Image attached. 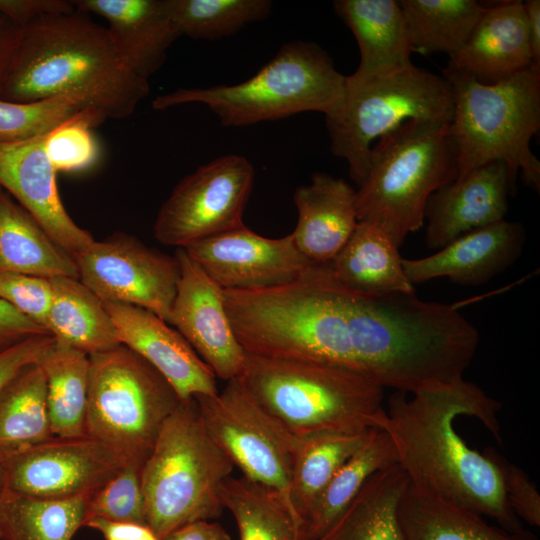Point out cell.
<instances>
[{
	"label": "cell",
	"mask_w": 540,
	"mask_h": 540,
	"mask_svg": "<svg viewBox=\"0 0 540 540\" xmlns=\"http://www.w3.org/2000/svg\"><path fill=\"white\" fill-rule=\"evenodd\" d=\"M410 395L395 391L390 396L379 427L391 439L409 482L490 517L509 532L523 531L497 468L484 453L470 448L453 425L458 416L475 417L502 443L501 403L464 378Z\"/></svg>",
	"instance_id": "1"
},
{
	"label": "cell",
	"mask_w": 540,
	"mask_h": 540,
	"mask_svg": "<svg viewBox=\"0 0 540 540\" xmlns=\"http://www.w3.org/2000/svg\"><path fill=\"white\" fill-rule=\"evenodd\" d=\"M150 91L125 62L107 27L84 13L49 15L22 27L0 82V99L82 97L106 119H125Z\"/></svg>",
	"instance_id": "2"
},
{
	"label": "cell",
	"mask_w": 540,
	"mask_h": 540,
	"mask_svg": "<svg viewBox=\"0 0 540 540\" xmlns=\"http://www.w3.org/2000/svg\"><path fill=\"white\" fill-rule=\"evenodd\" d=\"M443 77L453 95L448 133L455 152V180L502 161L508 168L512 194L519 173L539 191L540 161L530 142L540 129V68L531 65L494 84L447 69Z\"/></svg>",
	"instance_id": "3"
},
{
	"label": "cell",
	"mask_w": 540,
	"mask_h": 540,
	"mask_svg": "<svg viewBox=\"0 0 540 540\" xmlns=\"http://www.w3.org/2000/svg\"><path fill=\"white\" fill-rule=\"evenodd\" d=\"M259 405L295 436L361 432L385 418L384 388L347 369L246 353L239 376Z\"/></svg>",
	"instance_id": "4"
},
{
	"label": "cell",
	"mask_w": 540,
	"mask_h": 540,
	"mask_svg": "<svg viewBox=\"0 0 540 540\" xmlns=\"http://www.w3.org/2000/svg\"><path fill=\"white\" fill-rule=\"evenodd\" d=\"M448 127L410 120L373 144L365 180L356 190L358 221L377 224L398 247L423 226L429 197L457 177Z\"/></svg>",
	"instance_id": "5"
},
{
	"label": "cell",
	"mask_w": 540,
	"mask_h": 540,
	"mask_svg": "<svg viewBox=\"0 0 540 540\" xmlns=\"http://www.w3.org/2000/svg\"><path fill=\"white\" fill-rule=\"evenodd\" d=\"M233 468L208 433L195 399L182 400L142 467L147 525L162 539L185 524L220 516L222 486Z\"/></svg>",
	"instance_id": "6"
},
{
	"label": "cell",
	"mask_w": 540,
	"mask_h": 540,
	"mask_svg": "<svg viewBox=\"0 0 540 540\" xmlns=\"http://www.w3.org/2000/svg\"><path fill=\"white\" fill-rule=\"evenodd\" d=\"M346 76L317 44L283 45L271 61L248 80L234 85L179 88L156 97L155 110L201 103L224 126H245L305 112L329 114L341 101Z\"/></svg>",
	"instance_id": "7"
},
{
	"label": "cell",
	"mask_w": 540,
	"mask_h": 540,
	"mask_svg": "<svg viewBox=\"0 0 540 540\" xmlns=\"http://www.w3.org/2000/svg\"><path fill=\"white\" fill-rule=\"evenodd\" d=\"M452 116L450 83L410 64L367 79L346 76L344 96L325 118L331 151L346 160L359 187L375 140L410 120L450 124Z\"/></svg>",
	"instance_id": "8"
},
{
	"label": "cell",
	"mask_w": 540,
	"mask_h": 540,
	"mask_svg": "<svg viewBox=\"0 0 540 540\" xmlns=\"http://www.w3.org/2000/svg\"><path fill=\"white\" fill-rule=\"evenodd\" d=\"M89 359L86 435L128 460L145 461L182 400L158 371L122 344Z\"/></svg>",
	"instance_id": "9"
},
{
	"label": "cell",
	"mask_w": 540,
	"mask_h": 540,
	"mask_svg": "<svg viewBox=\"0 0 540 540\" xmlns=\"http://www.w3.org/2000/svg\"><path fill=\"white\" fill-rule=\"evenodd\" d=\"M226 382L221 392L194 397L208 433L243 477L275 490L299 522L290 502L297 436L259 405L239 377Z\"/></svg>",
	"instance_id": "10"
},
{
	"label": "cell",
	"mask_w": 540,
	"mask_h": 540,
	"mask_svg": "<svg viewBox=\"0 0 540 540\" xmlns=\"http://www.w3.org/2000/svg\"><path fill=\"white\" fill-rule=\"evenodd\" d=\"M254 183L252 164L225 155L184 177L160 207L154 238L186 248L203 239L243 226V212Z\"/></svg>",
	"instance_id": "11"
},
{
	"label": "cell",
	"mask_w": 540,
	"mask_h": 540,
	"mask_svg": "<svg viewBox=\"0 0 540 540\" xmlns=\"http://www.w3.org/2000/svg\"><path fill=\"white\" fill-rule=\"evenodd\" d=\"M128 461L89 436L52 437L44 442L0 449L4 490L42 499L92 496Z\"/></svg>",
	"instance_id": "12"
},
{
	"label": "cell",
	"mask_w": 540,
	"mask_h": 540,
	"mask_svg": "<svg viewBox=\"0 0 540 540\" xmlns=\"http://www.w3.org/2000/svg\"><path fill=\"white\" fill-rule=\"evenodd\" d=\"M79 280L103 303L144 308L169 324L180 278L175 255L151 248L135 236L115 232L74 259Z\"/></svg>",
	"instance_id": "13"
},
{
	"label": "cell",
	"mask_w": 540,
	"mask_h": 540,
	"mask_svg": "<svg viewBox=\"0 0 540 540\" xmlns=\"http://www.w3.org/2000/svg\"><path fill=\"white\" fill-rule=\"evenodd\" d=\"M183 249L223 290L280 286L301 278L315 265L299 251L292 233L267 238L245 225Z\"/></svg>",
	"instance_id": "14"
},
{
	"label": "cell",
	"mask_w": 540,
	"mask_h": 540,
	"mask_svg": "<svg viewBox=\"0 0 540 540\" xmlns=\"http://www.w3.org/2000/svg\"><path fill=\"white\" fill-rule=\"evenodd\" d=\"M175 257L180 278L169 324L190 344L217 378L225 381L242 373L246 352L229 321L223 289L183 248Z\"/></svg>",
	"instance_id": "15"
},
{
	"label": "cell",
	"mask_w": 540,
	"mask_h": 540,
	"mask_svg": "<svg viewBox=\"0 0 540 540\" xmlns=\"http://www.w3.org/2000/svg\"><path fill=\"white\" fill-rule=\"evenodd\" d=\"M45 135L0 142V186L74 260L95 239L75 223L63 205L56 183L57 172L44 149Z\"/></svg>",
	"instance_id": "16"
},
{
	"label": "cell",
	"mask_w": 540,
	"mask_h": 540,
	"mask_svg": "<svg viewBox=\"0 0 540 540\" xmlns=\"http://www.w3.org/2000/svg\"><path fill=\"white\" fill-rule=\"evenodd\" d=\"M120 343L148 362L179 398L218 393L216 376L185 338L154 313L122 303H104Z\"/></svg>",
	"instance_id": "17"
},
{
	"label": "cell",
	"mask_w": 540,
	"mask_h": 540,
	"mask_svg": "<svg viewBox=\"0 0 540 540\" xmlns=\"http://www.w3.org/2000/svg\"><path fill=\"white\" fill-rule=\"evenodd\" d=\"M512 194L507 165L495 161L436 190L424 212L425 243L441 249L459 236L504 220Z\"/></svg>",
	"instance_id": "18"
},
{
	"label": "cell",
	"mask_w": 540,
	"mask_h": 540,
	"mask_svg": "<svg viewBox=\"0 0 540 540\" xmlns=\"http://www.w3.org/2000/svg\"><path fill=\"white\" fill-rule=\"evenodd\" d=\"M525 240L524 226L504 219L465 233L432 255L403 258L402 264L413 285L447 277L458 284L479 286L512 266Z\"/></svg>",
	"instance_id": "19"
},
{
	"label": "cell",
	"mask_w": 540,
	"mask_h": 540,
	"mask_svg": "<svg viewBox=\"0 0 540 540\" xmlns=\"http://www.w3.org/2000/svg\"><path fill=\"white\" fill-rule=\"evenodd\" d=\"M531 65L523 2L509 1L487 7L445 69L482 84H494Z\"/></svg>",
	"instance_id": "20"
},
{
	"label": "cell",
	"mask_w": 540,
	"mask_h": 540,
	"mask_svg": "<svg viewBox=\"0 0 540 540\" xmlns=\"http://www.w3.org/2000/svg\"><path fill=\"white\" fill-rule=\"evenodd\" d=\"M76 10L104 18L127 65L148 80L180 37L166 0H73Z\"/></svg>",
	"instance_id": "21"
},
{
	"label": "cell",
	"mask_w": 540,
	"mask_h": 540,
	"mask_svg": "<svg viewBox=\"0 0 540 540\" xmlns=\"http://www.w3.org/2000/svg\"><path fill=\"white\" fill-rule=\"evenodd\" d=\"M293 199L298 211L292 232L297 248L312 263H329L358 224L356 190L341 178L317 172L309 184L296 189Z\"/></svg>",
	"instance_id": "22"
},
{
	"label": "cell",
	"mask_w": 540,
	"mask_h": 540,
	"mask_svg": "<svg viewBox=\"0 0 540 540\" xmlns=\"http://www.w3.org/2000/svg\"><path fill=\"white\" fill-rule=\"evenodd\" d=\"M333 6L359 47L360 63L350 75L352 78L367 79L412 64V49L399 1L337 0Z\"/></svg>",
	"instance_id": "23"
},
{
	"label": "cell",
	"mask_w": 540,
	"mask_h": 540,
	"mask_svg": "<svg viewBox=\"0 0 540 540\" xmlns=\"http://www.w3.org/2000/svg\"><path fill=\"white\" fill-rule=\"evenodd\" d=\"M398 249L380 226L358 221L347 243L326 264L332 278L348 289L367 294H415Z\"/></svg>",
	"instance_id": "24"
},
{
	"label": "cell",
	"mask_w": 540,
	"mask_h": 540,
	"mask_svg": "<svg viewBox=\"0 0 540 540\" xmlns=\"http://www.w3.org/2000/svg\"><path fill=\"white\" fill-rule=\"evenodd\" d=\"M0 273L78 278L75 261L0 186Z\"/></svg>",
	"instance_id": "25"
},
{
	"label": "cell",
	"mask_w": 540,
	"mask_h": 540,
	"mask_svg": "<svg viewBox=\"0 0 540 540\" xmlns=\"http://www.w3.org/2000/svg\"><path fill=\"white\" fill-rule=\"evenodd\" d=\"M403 540H532L487 523L483 516L409 482L398 506Z\"/></svg>",
	"instance_id": "26"
},
{
	"label": "cell",
	"mask_w": 540,
	"mask_h": 540,
	"mask_svg": "<svg viewBox=\"0 0 540 540\" xmlns=\"http://www.w3.org/2000/svg\"><path fill=\"white\" fill-rule=\"evenodd\" d=\"M52 301L47 331L88 355L121 345L104 303L78 278H50Z\"/></svg>",
	"instance_id": "27"
},
{
	"label": "cell",
	"mask_w": 540,
	"mask_h": 540,
	"mask_svg": "<svg viewBox=\"0 0 540 540\" xmlns=\"http://www.w3.org/2000/svg\"><path fill=\"white\" fill-rule=\"evenodd\" d=\"M408 484L398 464L377 471L327 531L314 540H403L398 506Z\"/></svg>",
	"instance_id": "28"
},
{
	"label": "cell",
	"mask_w": 540,
	"mask_h": 540,
	"mask_svg": "<svg viewBox=\"0 0 540 540\" xmlns=\"http://www.w3.org/2000/svg\"><path fill=\"white\" fill-rule=\"evenodd\" d=\"M398 464L394 445L385 431L372 428L363 444L339 468L305 516L300 540L320 537L348 507L377 471Z\"/></svg>",
	"instance_id": "29"
},
{
	"label": "cell",
	"mask_w": 540,
	"mask_h": 540,
	"mask_svg": "<svg viewBox=\"0 0 540 540\" xmlns=\"http://www.w3.org/2000/svg\"><path fill=\"white\" fill-rule=\"evenodd\" d=\"M38 364L45 376L53 436H86L89 355L53 339Z\"/></svg>",
	"instance_id": "30"
},
{
	"label": "cell",
	"mask_w": 540,
	"mask_h": 540,
	"mask_svg": "<svg viewBox=\"0 0 540 540\" xmlns=\"http://www.w3.org/2000/svg\"><path fill=\"white\" fill-rule=\"evenodd\" d=\"M371 429L297 436L291 468L290 502L300 522V530L316 499L339 468L363 444Z\"/></svg>",
	"instance_id": "31"
},
{
	"label": "cell",
	"mask_w": 540,
	"mask_h": 540,
	"mask_svg": "<svg viewBox=\"0 0 540 540\" xmlns=\"http://www.w3.org/2000/svg\"><path fill=\"white\" fill-rule=\"evenodd\" d=\"M91 496L42 499L0 491L2 540H71L88 519Z\"/></svg>",
	"instance_id": "32"
},
{
	"label": "cell",
	"mask_w": 540,
	"mask_h": 540,
	"mask_svg": "<svg viewBox=\"0 0 540 540\" xmlns=\"http://www.w3.org/2000/svg\"><path fill=\"white\" fill-rule=\"evenodd\" d=\"M412 52L455 55L487 6L475 0H401Z\"/></svg>",
	"instance_id": "33"
},
{
	"label": "cell",
	"mask_w": 540,
	"mask_h": 540,
	"mask_svg": "<svg viewBox=\"0 0 540 540\" xmlns=\"http://www.w3.org/2000/svg\"><path fill=\"white\" fill-rule=\"evenodd\" d=\"M221 500L234 517L240 540H300V524L275 490L230 476Z\"/></svg>",
	"instance_id": "34"
},
{
	"label": "cell",
	"mask_w": 540,
	"mask_h": 540,
	"mask_svg": "<svg viewBox=\"0 0 540 540\" xmlns=\"http://www.w3.org/2000/svg\"><path fill=\"white\" fill-rule=\"evenodd\" d=\"M52 437L45 376L38 363L31 364L0 391V449L30 446Z\"/></svg>",
	"instance_id": "35"
},
{
	"label": "cell",
	"mask_w": 540,
	"mask_h": 540,
	"mask_svg": "<svg viewBox=\"0 0 540 540\" xmlns=\"http://www.w3.org/2000/svg\"><path fill=\"white\" fill-rule=\"evenodd\" d=\"M179 36L215 40L269 16V0H166Z\"/></svg>",
	"instance_id": "36"
},
{
	"label": "cell",
	"mask_w": 540,
	"mask_h": 540,
	"mask_svg": "<svg viewBox=\"0 0 540 540\" xmlns=\"http://www.w3.org/2000/svg\"><path fill=\"white\" fill-rule=\"evenodd\" d=\"M87 108L92 107L76 95H58L29 102L0 99V142L43 136Z\"/></svg>",
	"instance_id": "37"
},
{
	"label": "cell",
	"mask_w": 540,
	"mask_h": 540,
	"mask_svg": "<svg viewBox=\"0 0 540 540\" xmlns=\"http://www.w3.org/2000/svg\"><path fill=\"white\" fill-rule=\"evenodd\" d=\"M106 120L100 111L87 108L45 135L44 149L56 172H79L97 162L100 153L93 128Z\"/></svg>",
	"instance_id": "38"
},
{
	"label": "cell",
	"mask_w": 540,
	"mask_h": 540,
	"mask_svg": "<svg viewBox=\"0 0 540 540\" xmlns=\"http://www.w3.org/2000/svg\"><path fill=\"white\" fill-rule=\"evenodd\" d=\"M144 462L138 459L128 460L112 479L90 497L88 519L101 517L111 521L147 525L141 482Z\"/></svg>",
	"instance_id": "39"
},
{
	"label": "cell",
	"mask_w": 540,
	"mask_h": 540,
	"mask_svg": "<svg viewBox=\"0 0 540 540\" xmlns=\"http://www.w3.org/2000/svg\"><path fill=\"white\" fill-rule=\"evenodd\" d=\"M0 298L47 331V318L52 301L50 278L0 273Z\"/></svg>",
	"instance_id": "40"
},
{
	"label": "cell",
	"mask_w": 540,
	"mask_h": 540,
	"mask_svg": "<svg viewBox=\"0 0 540 540\" xmlns=\"http://www.w3.org/2000/svg\"><path fill=\"white\" fill-rule=\"evenodd\" d=\"M483 453L497 468L506 500L516 517L539 527L540 494L526 472L492 447L486 448Z\"/></svg>",
	"instance_id": "41"
},
{
	"label": "cell",
	"mask_w": 540,
	"mask_h": 540,
	"mask_svg": "<svg viewBox=\"0 0 540 540\" xmlns=\"http://www.w3.org/2000/svg\"><path fill=\"white\" fill-rule=\"evenodd\" d=\"M53 339L51 335L35 336L1 352L0 391L24 368L38 363Z\"/></svg>",
	"instance_id": "42"
},
{
	"label": "cell",
	"mask_w": 540,
	"mask_h": 540,
	"mask_svg": "<svg viewBox=\"0 0 540 540\" xmlns=\"http://www.w3.org/2000/svg\"><path fill=\"white\" fill-rule=\"evenodd\" d=\"M72 1L67 0H0V16L19 27L49 15L74 12Z\"/></svg>",
	"instance_id": "43"
},
{
	"label": "cell",
	"mask_w": 540,
	"mask_h": 540,
	"mask_svg": "<svg viewBox=\"0 0 540 540\" xmlns=\"http://www.w3.org/2000/svg\"><path fill=\"white\" fill-rule=\"evenodd\" d=\"M40 335L50 334L0 298V353Z\"/></svg>",
	"instance_id": "44"
},
{
	"label": "cell",
	"mask_w": 540,
	"mask_h": 540,
	"mask_svg": "<svg viewBox=\"0 0 540 540\" xmlns=\"http://www.w3.org/2000/svg\"><path fill=\"white\" fill-rule=\"evenodd\" d=\"M85 526L97 530L105 540H161L145 524L117 522L101 517H91L86 521Z\"/></svg>",
	"instance_id": "45"
},
{
	"label": "cell",
	"mask_w": 540,
	"mask_h": 540,
	"mask_svg": "<svg viewBox=\"0 0 540 540\" xmlns=\"http://www.w3.org/2000/svg\"><path fill=\"white\" fill-rule=\"evenodd\" d=\"M161 540H232L227 531L217 522L198 520L185 524Z\"/></svg>",
	"instance_id": "46"
},
{
	"label": "cell",
	"mask_w": 540,
	"mask_h": 540,
	"mask_svg": "<svg viewBox=\"0 0 540 540\" xmlns=\"http://www.w3.org/2000/svg\"><path fill=\"white\" fill-rule=\"evenodd\" d=\"M526 27L530 42L532 64L540 68V1L523 2Z\"/></svg>",
	"instance_id": "47"
},
{
	"label": "cell",
	"mask_w": 540,
	"mask_h": 540,
	"mask_svg": "<svg viewBox=\"0 0 540 540\" xmlns=\"http://www.w3.org/2000/svg\"><path fill=\"white\" fill-rule=\"evenodd\" d=\"M21 31L22 27L0 16V82L19 41Z\"/></svg>",
	"instance_id": "48"
},
{
	"label": "cell",
	"mask_w": 540,
	"mask_h": 540,
	"mask_svg": "<svg viewBox=\"0 0 540 540\" xmlns=\"http://www.w3.org/2000/svg\"><path fill=\"white\" fill-rule=\"evenodd\" d=\"M3 488H4V474H3V469L0 463V491L3 490Z\"/></svg>",
	"instance_id": "49"
},
{
	"label": "cell",
	"mask_w": 540,
	"mask_h": 540,
	"mask_svg": "<svg viewBox=\"0 0 540 540\" xmlns=\"http://www.w3.org/2000/svg\"><path fill=\"white\" fill-rule=\"evenodd\" d=\"M0 540H2L1 531H0Z\"/></svg>",
	"instance_id": "50"
}]
</instances>
